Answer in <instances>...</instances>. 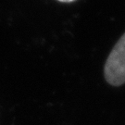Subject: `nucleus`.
I'll use <instances>...</instances> for the list:
<instances>
[{
	"label": "nucleus",
	"instance_id": "1",
	"mask_svg": "<svg viewBox=\"0 0 125 125\" xmlns=\"http://www.w3.org/2000/svg\"><path fill=\"white\" fill-rule=\"evenodd\" d=\"M104 75L112 86H121L125 83V32L107 57Z\"/></svg>",
	"mask_w": 125,
	"mask_h": 125
},
{
	"label": "nucleus",
	"instance_id": "2",
	"mask_svg": "<svg viewBox=\"0 0 125 125\" xmlns=\"http://www.w3.org/2000/svg\"><path fill=\"white\" fill-rule=\"evenodd\" d=\"M58 2H61V3H72V2H74L76 0H58Z\"/></svg>",
	"mask_w": 125,
	"mask_h": 125
}]
</instances>
